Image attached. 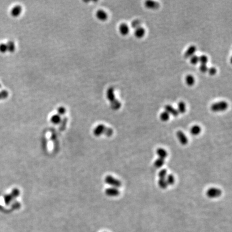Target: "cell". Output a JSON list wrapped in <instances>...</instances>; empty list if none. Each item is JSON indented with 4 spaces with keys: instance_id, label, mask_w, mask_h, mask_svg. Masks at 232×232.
<instances>
[{
    "instance_id": "1",
    "label": "cell",
    "mask_w": 232,
    "mask_h": 232,
    "mask_svg": "<svg viewBox=\"0 0 232 232\" xmlns=\"http://www.w3.org/2000/svg\"><path fill=\"white\" fill-rule=\"evenodd\" d=\"M113 130L112 129L105 127L103 124L98 125L94 129V134L96 137H98L102 134H105L107 137H111L113 134Z\"/></svg>"
},
{
    "instance_id": "2",
    "label": "cell",
    "mask_w": 232,
    "mask_h": 232,
    "mask_svg": "<svg viewBox=\"0 0 232 232\" xmlns=\"http://www.w3.org/2000/svg\"><path fill=\"white\" fill-rule=\"evenodd\" d=\"M228 103L226 102L220 101V102L213 104L211 107V109L213 112H218L221 111H225L226 109L228 108Z\"/></svg>"
},
{
    "instance_id": "3",
    "label": "cell",
    "mask_w": 232,
    "mask_h": 232,
    "mask_svg": "<svg viewBox=\"0 0 232 232\" xmlns=\"http://www.w3.org/2000/svg\"><path fill=\"white\" fill-rule=\"evenodd\" d=\"M20 194V192L18 189H14L10 194L4 196V202L6 205L10 204L13 200L17 198Z\"/></svg>"
},
{
    "instance_id": "4",
    "label": "cell",
    "mask_w": 232,
    "mask_h": 232,
    "mask_svg": "<svg viewBox=\"0 0 232 232\" xmlns=\"http://www.w3.org/2000/svg\"><path fill=\"white\" fill-rule=\"evenodd\" d=\"M105 182L113 188H119L121 186V183L119 180L113 177L112 176L108 175L105 177Z\"/></svg>"
},
{
    "instance_id": "5",
    "label": "cell",
    "mask_w": 232,
    "mask_h": 232,
    "mask_svg": "<svg viewBox=\"0 0 232 232\" xmlns=\"http://www.w3.org/2000/svg\"><path fill=\"white\" fill-rule=\"evenodd\" d=\"M222 194V192L218 188H210L206 192V195L210 198H217L220 197Z\"/></svg>"
},
{
    "instance_id": "6",
    "label": "cell",
    "mask_w": 232,
    "mask_h": 232,
    "mask_svg": "<svg viewBox=\"0 0 232 232\" xmlns=\"http://www.w3.org/2000/svg\"><path fill=\"white\" fill-rule=\"evenodd\" d=\"M96 17L97 18V20H98L100 21L104 22L107 20L108 18V15L104 10L100 9V10H97L96 12Z\"/></svg>"
},
{
    "instance_id": "7",
    "label": "cell",
    "mask_w": 232,
    "mask_h": 232,
    "mask_svg": "<svg viewBox=\"0 0 232 232\" xmlns=\"http://www.w3.org/2000/svg\"><path fill=\"white\" fill-rule=\"evenodd\" d=\"M177 137L178 139L183 145H186L188 142V138L186 136V134L181 131H178L177 132Z\"/></svg>"
},
{
    "instance_id": "8",
    "label": "cell",
    "mask_w": 232,
    "mask_h": 232,
    "mask_svg": "<svg viewBox=\"0 0 232 232\" xmlns=\"http://www.w3.org/2000/svg\"><path fill=\"white\" fill-rule=\"evenodd\" d=\"M22 12V7L19 5H17L11 9V10L10 11V14L14 17H17L21 14Z\"/></svg>"
},
{
    "instance_id": "9",
    "label": "cell",
    "mask_w": 232,
    "mask_h": 232,
    "mask_svg": "<svg viewBox=\"0 0 232 232\" xmlns=\"http://www.w3.org/2000/svg\"><path fill=\"white\" fill-rule=\"evenodd\" d=\"M120 194L118 189L117 188H109L105 190V194L109 197H116L118 196Z\"/></svg>"
},
{
    "instance_id": "10",
    "label": "cell",
    "mask_w": 232,
    "mask_h": 232,
    "mask_svg": "<svg viewBox=\"0 0 232 232\" xmlns=\"http://www.w3.org/2000/svg\"><path fill=\"white\" fill-rule=\"evenodd\" d=\"M196 51V47L195 45H191L190 47H189L188 49L186 50L184 53V57L186 58H190L192 56L195 55Z\"/></svg>"
},
{
    "instance_id": "11",
    "label": "cell",
    "mask_w": 232,
    "mask_h": 232,
    "mask_svg": "<svg viewBox=\"0 0 232 232\" xmlns=\"http://www.w3.org/2000/svg\"><path fill=\"white\" fill-rule=\"evenodd\" d=\"M145 6L146 8L150 9H157L159 8L160 4L156 1L148 0L145 2Z\"/></svg>"
},
{
    "instance_id": "12",
    "label": "cell",
    "mask_w": 232,
    "mask_h": 232,
    "mask_svg": "<svg viewBox=\"0 0 232 232\" xmlns=\"http://www.w3.org/2000/svg\"><path fill=\"white\" fill-rule=\"evenodd\" d=\"M165 111L169 113V115H172L174 117H177L179 113L177 109H175L172 105H166L164 107Z\"/></svg>"
},
{
    "instance_id": "13",
    "label": "cell",
    "mask_w": 232,
    "mask_h": 232,
    "mask_svg": "<svg viewBox=\"0 0 232 232\" xmlns=\"http://www.w3.org/2000/svg\"><path fill=\"white\" fill-rule=\"evenodd\" d=\"M119 31L123 36H126L129 32V26L126 23H122L119 26Z\"/></svg>"
},
{
    "instance_id": "14",
    "label": "cell",
    "mask_w": 232,
    "mask_h": 232,
    "mask_svg": "<svg viewBox=\"0 0 232 232\" xmlns=\"http://www.w3.org/2000/svg\"><path fill=\"white\" fill-rule=\"evenodd\" d=\"M145 30L142 27L140 26L136 28L134 31V35L138 38H141L144 37L145 34Z\"/></svg>"
},
{
    "instance_id": "15",
    "label": "cell",
    "mask_w": 232,
    "mask_h": 232,
    "mask_svg": "<svg viewBox=\"0 0 232 232\" xmlns=\"http://www.w3.org/2000/svg\"><path fill=\"white\" fill-rule=\"evenodd\" d=\"M156 153L158 154V156L160 159L164 160L168 156V153L165 149L162 148H159L156 150Z\"/></svg>"
},
{
    "instance_id": "16",
    "label": "cell",
    "mask_w": 232,
    "mask_h": 232,
    "mask_svg": "<svg viewBox=\"0 0 232 232\" xmlns=\"http://www.w3.org/2000/svg\"><path fill=\"white\" fill-rule=\"evenodd\" d=\"M107 99H109L110 102H113L115 100V94H114V89L113 88H110L107 90Z\"/></svg>"
},
{
    "instance_id": "17",
    "label": "cell",
    "mask_w": 232,
    "mask_h": 232,
    "mask_svg": "<svg viewBox=\"0 0 232 232\" xmlns=\"http://www.w3.org/2000/svg\"><path fill=\"white\" fill-rule=\"evenodd\" d=\"M50 122L55 125H58L61 121V117L58 114H55L50 118Z\"/></svg>"
},
{
    "instance_id": "18",
    "label": "cell",
    "mask_w": 232,
    "mask_h": 232,
    "mask_svg": "<svg viewBox=\"0 0 232 232\" xmlns=\"http://www.w3.org/2000/svg\"><path fill=\"white\" fill-rule=\"evenodd\" d=\"M186 83L189 86H192L195 83V79L192 75H188L186 77Z\"/></svg>"
},
{
    "instance_id": "19",
    "label": "cell",
    "mask_w": 232,
    "mask_h": 232,
    "mask_svg": "<svg viewBox=\"0 0 232 232\" xmlns=\"http://www.w3.org/2000/svg\"><path fill=\"white\" fill-rule=\"evenodd\" d=\"M178 113H184L186 111V103L183 102H180L178 104L177 109Z\"/></svg>"
},
{
    "instance_id": "20",
    "label": "cell",
    "mask_w": 232,
    "mask_h": 232,
    "mask_svg": "<svg viewBox=\"0 0 232 232\" xmlns=\"http://www.w3.org/2000/svg\"><path fill=\"white\" fill-rule=\"evenodd\" d=\"M201 128L198 125H195L191 127L190 129V132L192 135H197L199 134L201 132Z\"/></svg>"
},
{
    "instance_id": "21",
    "label": "cell",
    "mask_w": 232,
    "mask_h": 232,
    "mask_svg": "<svg viewBox=\"0 0 232 232\" xmlns=\"http://www.w3.org/2000/svg\"><path fill=\"white\" fill-rule=\"evenodd\" d=\"M164 160L159 158L158 159L156 160L154 162V165L156 168H160L164 166Z\"/></svg>"
},
{
    "instance_id": "22",
    "label": "cell",
    "mask_w": 232,
    "mask_h": 232,
    "mask_svg": "<svg viewBox=\"0 0 232 232\" xmlns=\"http://www.w3.org/2000/svg\"><path fill=\"white\" fill-rule=\"evenodd\" d=\"M8 51L10 52H14L15 50V45L12 41H9L7 44Z\"/></svg>"
},
{
    "instance_id": "23",
    "label": "cell",
    "mask_w": 232,
    "mask_h": 232,
    "mask_svg": "<svg viewBox=\"0 0 232 232\" xmlns=\"http://www.w3.org/2000/svg\"><path fill=\"white\" fill-rule=\"evenodd\" d=\"M111 107L113 109V110H118V109L121 107V103L119 102V101H117V99H116L115 101H113V102H111Z\"/></svg>"
},
{
    "instance_id": "24",
    "label": "cell",
    "mask_w": 232,
    "mask_h": 232,
    "mask_svg": "<svg viewBox=\"0 0 232 232\" xmlns=\"http://www.w3.org/2000/svg\"><path fill=\"white\" fill-rule=\"evenodd\" d=\"M158 184H159L160 187L162 189H166L168 186L166 179H161V178H160L159 180Z\"/></svg>"
},
{
    "instance_id": "25",
    "label": "cell",
    "mask_w": 232,
    "mask_h": 232,
    "mask_svg": "<svg viewBox=\"0 0 232 232\" xmlns=\"http://www.w3.org/2000/svg\"><path fill=\"white\" fill-rule=\"evenodd\" d=\"M160 119L162 121H167L170 118V115L166 111L162 112L160 115Z\"/></svg>"
},
{
    "instance_id": "26",
    "label": "cell",
    "mask_w": 232,
    "mask_h": 232,
    "mask_svg": "<svg viewBox=\"0 0 232 232\" xmlns=\"http://www.w3.org/2000/svg\"><path fill=\"white\" fill-rule=\"evenodd\" d=\"M166 180L168 185L172 186L173 184H174V183H175V178H174V176L172 174H169L168 175H167Z\"/></svg>"
},
{
    "instance_id": "27",
    "label": "cell",
    "mask_w": 232,
    "mask_h": 232,
    "mask_svg": "<svg viewBox=\"0 0 232 232\" xmlns=\"http://www.w3.org/2000/svg\"><path fill=\"white\" fill-rule=\"evenodd\" d=\"M199 62L200 63V64L206 65L208 62V57L205 55H202L199 57Z\"/></svg>"
},
{
    "instance_id": "28",
    "label": "cell",
    "mask_w": 232,
    "mask_h": 232,
    "mask_svg": "<svg viewBox=\"0 0 232 232\" xmlns=\"http://www.w3.org/2000/svg\"><path fill=\"white\" fill-rule=\"evenodd\" d=\"M141 26V21L139 20H135L131 23V27L132 28H136Z\"/></svg>"
},
{
    "instance_id": "29",
    "label": "cell",
    "mask_w": 232,
    "mask_h": 232,
    "mask_svg": "<svg viewBox=\"0 0 232 232\" xmlns=\"http://www.w3.org/2000/svg\"><path fill=\"white\" fill-rule=\"evenodd\" d=\"M57 112H58V115H59L60 116L64 115L66 113V109L64 107H59L57 109Z\"/></svg>"
},
{
    "instance_id": "30",
    "label": "cell",
    "mask_w": 232,
    "mask_h": 232,
    "mask_svg": "<svg viewBox=\"0 0 232 232\" xmlns=\"http://www.w3.org/2000/svg\"><path fill=\"white\" fill-rule=\"evenodd\" d=\"M190 63L192 65H196L199 63V57L196 55H194L190 58Z\"/></svg>"
},
{
    "instance_id": "31",
    "label": "cell",
    "mask_w": 232,
    "mask_h": 232,
    "mask_svg": "<svg viewBox=\"0 0 232 232\" xmlns=\"http://www.w3.org/2000/svg\"><path fill=\"white\" fill-rule=\"evenodd\" d=\"M167 175V171L166 169H162L161 170H160V172L158 174V176L160 178H161V179H166Z\"/></svg>"
},
{
    "instance_id": "32",
    "label": "cell",
    "mask_w": 232,
    "mask_h": 232,
    "mask_svg": "<svg viewBox=\"0 0 232 232\" xmlns=\"http://www.w3.org/2000/svg\"><path fill=\"white\" fill-rule=\"evenodd\" d=\"M208 72L210 75L213 76L214 75L216 74L217 71V69L215 67H211V68H208Z\"/></svg>"
},
{
    "instance_id": "33",
    "label": "cell",
    "mask_w": 232,
    "mask_h": 232,
    "mask_svg": "<svg viewBox=\"0 0 232 232\" xmlns=\"http://www.w3.org/2000/svg\"><path fill=\"white\" fill-rule=\"evenodd\" d=\"M7 51H8L7 44H0V52L6 53Z\"/></svg>"
},
{
    "instance_id": "34",
    "label": "cell",
    "mask_w": 232,
    "mask_h": 232,
    "mask_svg": "<svg viewBox=\"0 0 232 232\" xmlns=\"http://www.w3.org/2000/svg\"><path fill=\"white\" fill-rule=\"evenodd\" d=\"M208 67L206 65L200 64L199 66V70L202 73H206L208 71Z\"/></svg>"
},
{
    "instance_id": "35",
    "label": "cell",
    "mask_w": 232,
    "mask_h": 232,
    "mask_svg": "<svg viewBox=\"0 0 232 232\" xmlns=\"http://www.w3.org/2000/svg\"><path fill=\"white\" fill-rule=\"evenodd\" d=\"M8 96V92L7 91H2L0 93V99L5 98Z\"/></svg>"
}]
</instances>
